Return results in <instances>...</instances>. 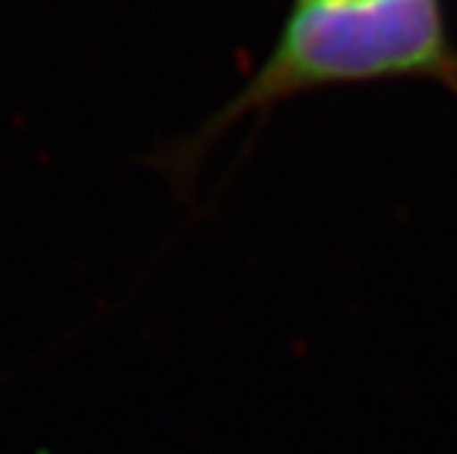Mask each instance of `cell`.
Returning <instances> with one entry per match:
<instances>
[{
    "instance_id": "cell-1",
    "label": "cell",
    "mask_w": 457,
    "mask_h": 454,
    "mask_svg": "<svg viewBox=\"0 0 457 454\" xmlns=\"http://www.w3.org/2000/svg\"><path fill=\"white\" fill-rule=\"evenodd\" d=\"M398 77L457 89V47L440 0H295L260 69L192 144L204 148L242 115L293 95Z\"/></svg>"
},
{
    "instance_id": "cell-2",
    "label": "cell",
    "mask_w": 457,
    "mask_h": 454,
    "mask_svg": "<svg viewBox=\"0 0 457 454\" xmlns=\"http://www.w3.org/2000/svg\"><path fill=\"white\" fill-rule=\"evenodd\" d=\"M337 4H348V0H337Z\"/></svg>"
}]
</instances>
